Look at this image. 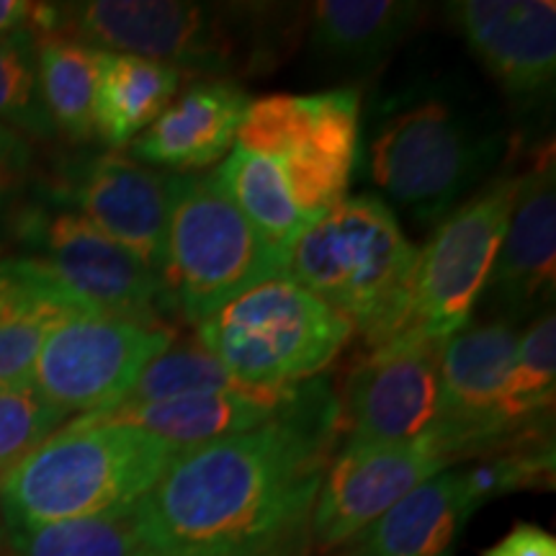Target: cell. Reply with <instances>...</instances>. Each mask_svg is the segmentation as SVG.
Segmentation results:
<instances>
[{"label": "cell", "instance_id": "obj_1", "mask_svg": "<svg viewBox=\"0 0 556 556\" xmlns=\"http://www.w3.org/2000/svg\"><path fill=\"white\" fill-rule=\"evenodd\" d=\"M336 448V392L309 379L261 428L176 451L135 505L148 556H294Z\"/></svg>", "mask_w": 556, "mask_h": 556}, {"label": "cell", "instance_id": "obj_2", "mask_svg": "<svg viewBox=\"0 0 556 556\" xmlns=\"http://www.w3.org/2000/svg\"><path fill=\"white\" fill-rule=\"evenodd\" d=\"M358 139L356 88L263 96L250 101L235 148L214 178L283 258L304 229L348 197Z\"/></svg>", "mask_w": 556, "mask_h": 556}, {"label": "cell", "instance_id": "obj_3", "mask_svg": "<svg viewBox=\"0 0 556 556\" xmlns=\"http://www.w3.org/2000/svg\"><path fill=\"white\" fill-rule=\"evenodd\" d=\"M173 456L139 428L75 417L0 477L5 526L24 531L137 505Z\"/></svg>", "mask_w": 556, "mask_h": 556}, {"label": "cell", "instance_id": "obj_4", "mask_svg": "<svg viewBox=\"0 0 556 556\" xmlns=\"http://www.w3.org/2000/svg\"><path fill=\"white\" fill-rule=\"evenodd\" d=\"M415 258L392 206L364 193L304 229L283 253L281 276L323 299L374 348L400 317Z\"/></svg>", "mask_w": 556, "mask_h": 556}, {"label": "cell", "instance_id": "obj_5", "mask_svg": "<svg viewBox=\"0 0 556 556\" xmlns=\"http://www.w3.org/2000/svg\"><path fill=\"white\" fill-rule=\"evenodd\" d=\"M505 139L438 96L394 106L368 148L371 180L420 225H435L479 189Z\"/></svg>", "mask_w": 556, "mask_h": 556}, {"label": "cell", "instance_id": "obj_6", "mask_svg": "<svg viewBox=\"0 0 556 556\" xmlns=\"http://www.w3.org/2000/svg\"><path fill=\"white\" fill-rule=\"evenodd\" d=\"M199 343L248 387L289 389L317 379L356 332L323 299L276 276L197 325Z\"/></svg>", "mask_w": 556, "mask_h": 556}, {"label": "cell", "instance_id": "obj_7", "mask_svg": "<svg viewBox=\"0 0 556 556\" xmlns=\"http://www.w3.org/2000/svg\"><path fill=\"white\" fill-rule=\"evenodd\" d=\"M276 276H281V255L225 197L214 173H170L163 278L186 323L201 325Z\"/></svg>", "mask_w": 556, "mask_h": 556}, {"label": "cell", "instance_id": "obj_8", "mask_svg": "<svg viewBox=\"0 0 556 556\" xmlns=\"http://www.w3.org/2000/svg\"><path fill=\"white\" fill-rule=\"evenodd\" d=\"M518 176L507 173L464 199L417 248L405 304L384 343H446L471 325L503 242ZM377 348V345H374Z\"/></svg>", "mask_w": 556, "mask_h": 556}, {"label": "cell", "instance_id": "obj_9", "mask_svg": "<svg viewBox=\"0 0 556 556\" xmlns=\"http://www.w3.org/2000/svg\"><path fill=\"white\" fill-rule=\"evenodd\" d=\"M173 340L176 328L170 325L83 312L47 332L31 387L67 417L106 413L127 397L144 368L168 351Z\"/></svg>", "mask_w": 556, "mask_h": 556}, {"label": "cell", "instance_id": "obj_10", "mask_svg": "<svg viewBox=\"0 0 556 556\" xmlns=\"http://www.w3.org/2000/svg\"><path fill=\"white\" fill-rule=\"evenodd\" d=\"M58 34L101 52L135 54L180 73H219L238 54L217 5L189 0H88L58 5Z\"/></svg>", "mask_w": 556, "mask_h": 556}, {"label": "cell", "instance_id": "obj_11", "mask_svg": "<svg viewBox=\"0 0 556 556\" xmlns=\"http://www.w3.org/2000/svg\"><path fill=\"white\" fill-rule=\"evenodd\" d=\"M441 343L368 348L338 400L340 446H400L433 435L441 415Z\"/></svg>", "mask_w": 556, "mask_h": 556}, {"label": "cell", "instance_id": "obj_12", "mask_svg": "<svg viewBox=\"0 0 556 556\" xmlns=\"http://www.w3.org/2000/svg\"><path fill=\"white\" fill-rule=\"evenodd\" d=\"M454 464L433 435L400 446L336 448L309 513L312 546L325 554L356 544L402 497Z\"/></svg>", "mask_w": 556, "mask_h": 556}, {"label": "cell", "instance_id": "obj_13", "mask_svg": "<svg viewBox=\"0 0 556 556\" xmlns=\"http://www.w3.org/2000/svg\"><path fill=\"white\" fill-rule=\"evenodd\" d=\"M24 235L41 250L37 261L52 268L90 307L148 325H170V317L178 315L163 276L78 212L34 214L26 219Z\"/></svg>", "mask_w": 556, "mask_h": 556}, {"label": "cell", "instance_id": "obj_14", "mask_svg": "<svg viewBox=\"0 0 556 556\" xmlns=\"http://www.w3.org/2000/svg\"><path fill=\"white\" fill-rule=\"evenodd\" d=\"M518 338L516 323L500 317L467 325L441 345V415L433 435L456 464L510 448L495 430V407L516 358Z\"/></svg>", "mask_w": 556, "mask_h": 556}, {"label": "cell", "instance_id": "obj_15", "mask_svg": "<svg viewBox=\"0 0 556 556\" xmlns=\"http://www.w3.org/2000/svg\"><path fill=\"white\" fill-rule=\"evenodd\" d=\"M448 13L469 50L510 99L536 103L556 78V3L456 0Z\"/></svg>", "mask_w": 556, "mask_h": 556}, {"label": "cell", "instance_id": "obj_16", "mask_svg": "<svg viewBox=\"0 0 556 556\" xmlns=\"http://www.w3.org/2000/svg\"><path fill=\"white\" fill-rule=\"evenodd\" d=\"M556 287V170L554 150L518 176L516 199L484 294L507 323L552 307Z\"/></svg>", "mask_w": 556, "mask_h": 556}, {"label": "cell", "instance_id": "obj_17", "mask_svg": "<svg viewBox=\"0 0 556 556\" xmlns=\"http://www.w3.org/2000/svg\"><path fill=\"white\" fill-rule=\"evenodd\" d=\"M168 178L170 173L148 168L135 157L106 152L78 170L70 201L83 219L163 276Z\"/></svg>", "mask_w": 556, "mask_h": 556}, {"label": "cell", "instance_id": "obj_18", "mask_svg": "<svg viewBox=\"0 0 556 556\" xmlns=\"http://www.w3.org/2000/svg\"><path fill=\"white\" fill-rule=\"evenodd\" d=\"M248 106L250 96L238 83H197L176 96V101L129 144V157L148 168L173 170V176L217 165L235 148Z\"/></svg>", "mask_w": 556, "mask_h": 556}, {"label": "cell", "instance_id": "obj_19", "mask_svg": "<svg viewBox=\"0 0 556 556\" xmlns=\"http://www.w3.org/2000/svg\"><path fill=\"white\" fill-rule=\"evenodd\" d=\"M294 392L296 387H248L240 392L201 394V397L150 402V405H119L106 409V413L80 417L139 428L144 433L157 435L160 441H165L176 451H186L261 428L263 422L274 420L289 405Z\"/></svg>", "mask_w": 556, "mask_h": 556}, {"label": "cell", "instance_id": "obj_20", "mask_svg": "<svg viewBox=\"0 0 556 556\" xmlns=\"http://www.w3.org/2000/svg\"><path fill=\"white\" fill-rule=\"evenodd\" d=\"M475 516L458 469H446L402 497L361 533L353 556H454L464 526Z\"/></svg>", "mask_w": 556, "mask_h": 556}, {"label": "cell", "instance_id": "obj_21", "mask_svg": "<svg viewBox=\"0 0 556 556\" xmlns=\"http://www.w3.org/2000/svg\"><path fill=\"white\" fill-rule=\"evenodd\" d=\"M415 0H319L309 13V47L345 67H371L420 21Z\"/></svg>", "mask_w": 556, "mask_h": 556}, {"label": "cell", "instance_id": "obj_22", "mask_svg": "<svg viewBox=\"0 0 556 556\" xmlns=\"http://www.w3.org/2000/svg\"><path fill=\"white\" fill-rule=\"evenodd\" d=\"M184 75L163 62L101 52L93 103L96 135L111 150L129 148L176 101Z\"/></svg>", "mask_w": 556, "mask_h": 556}, {"label": "cell", "instance_id": "obj_23", "mask_svg": "<svg viewBox=\"0 0 556 556\" xmlns=\"http://www.w3.org/2000/svg\"><path fill=\"white\" fill-rule=\"evenodd\" d=\"M556 394V319L546 309L520 332L516 358L495 407V430L505 446L531 441L544 426Z\"/></svg>", "mask_w": 556, "mask_h": 556}, {"label": "cell", "instance_id": "obj_24", "mask_svg": "<svg viewBox=\"0 0 556 556\" xmlns=\"http://www.w3.org/2000/svg\"><path fill=\"white\" fill-rule=\"evenodd\" d=\"M101 50L62 34L37 39L39 90L54 131L73 142H88L96 135L93 103L99 83Z\"/></svg>", "mask_w": 556, "mask_h": 556}, {"label": "cell", "instance_id": "obj_25", "mask_svg": "<svg viewBox=\"0 0 556 556\" xmlns=\"http://www.w3.org/2000/svg\"><path fill=\"white\" fill-rule=\"evenodd\" d=\"M11 541L16 556H148L137 531L135 505L11 531Z\"/></svg>", "mask_w": 556, "mask_h": 556}, {"label": "cell", "instance_id": "obj_26", "mask_svg": "<svg viewBox=\"0 0 556 556\" xmlns=\"http://www.w3.org/2000/svg\"><path fill=\"white\" fill-rule=\"evenodd\" d=\"M248 389L206 351L199 340L176 343L163 351L144 368L142 377L119 405H150V402L201 397V394H225ZM116 405V407H119Z\"/></svg>", "mask_w": 556, "mask_h": 556}, {"label": "cell", "instance_id": "obj_27", "mask_svg": "<svg viewBox=\"0 0 556 556\" xmlns=\"http://www.w3.org/2000/svg\"><path fill=\"white\" fill-rule=\"evenodd\" d=\"M99 312L80 299L52 268L37 258L0 261V325L39 323L58 325L62 319Z\"/></svg>", "mask_w": 556, "mask_h": 556}, {"label": "cell", "instance_id": "obj_28", "mask_svg": "<svg viewBox=\"0 0 556 556\" xmlns=\"http://www.w3.org/2000/svg\"><path fill=\"white\" fill-rule=\"evenodd\" d=\"M37 34L16 31L0 37V124L31 137H54L39 90Z\"/></svg>", "mask_w": 556, "mask_h": 556}, {"label": "cell", "instance_id": "obj_29", "mask_svg": "<svg viewBox=\"0 0 556 556\" xmlns=\"http://www.w3.org/2000/svg\"><path fill=\"white\" fill-rule=\"evenodd\" d=\"M464 495H467L471 510L518 490L531 486H546L554 479V446L546 441L518 443V446L495 451L482 458L477 467L458 469Z\"/></svg>", "mask_w": 556, "mask_h": 556}, {"label": "cell", "instance_id": "obj_30", "mask_svg": "<svg viewBox=\"0 0 556 556\" xmlns=\"http://www.w3.org/2000/svg\"><path fill=\"white\" fill-rule=\"evenodd\" d=\"M67 415L47 405L31 384L0 389V477L65 426Z\"/></svg>", "mask_w": 556, "mask_h": 556}, {"label": "cell", "instance_id": "obj_31", "mask_svg": "<svg viewBox=\"0 0 556 556\" xmlns=\"http://www.w3.org/2000/svg\"><path fill=\"white\" fill-rule=\"evenodd\" d=\"M52 328L39 319L0 325V389L31 384L39 348Z\"/></svg>", "mask_w": 556, "mask_h": 556}, {"label": "cell", "instance_id": "obj_32", "mask_svg": "<svg viewBox=\"0 0 556 556\" xmlns=\"http://www.w3.org/2000/svg\"><path fill=\"white\" fill-rule=\"evenodd\" d=\"M58 26V5L29 3V0H0V37L16 31H34L37 37L54 34Z\"/></svg>", "mask_w": 556, "mask_h": 556}, {"label": "cell", "instance_id": "obj_33", "mask_svg": "<svg viewBox=\"0 0 556 556\" xmlns=\"http://www.w3.org/2000/svg\"><path fill=\"white\" fill-rule=\"evenodd\" d=\"M482 556H556V539L536 523H516Z\"/></svg>", "mask_w": 556, "mask_h": 556}, {"label": "cell", "instance_id": "obj_34", "mask_svg": "<svg viewBox=\"0 0 556 556\" xmlns=\"http://www.w3.org/2000/svg\"><path fill=\"white\" fill-rule=\"evenodd\" d=\"M9 191H11V178H5L0 173V229L5 225V208H9Z\"/></svg>", "mask_w": 556, "mask_h": 556}]
</instances>
